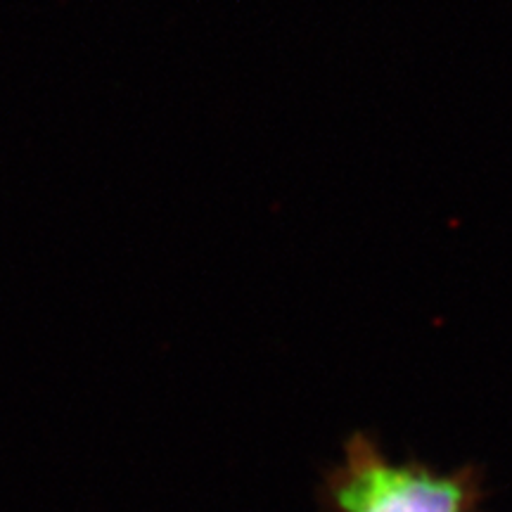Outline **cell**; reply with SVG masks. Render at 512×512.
<instances>
[{
	"label": "cell",
	"instance_id": "obj_1",
	"mask_svg": "<svg viewBox=\"0 0 512 512\" xmlns=\"http://www.w3.org/2000/svg\"><path fill=\"white\" fill-rule=\"evenodd\" d=\"M482 475L475 467L439 472L408 460L394 463L368 434H354L325 479L330 512H477Z\"/></svg>",
	"mask_w": 512,
	"mask_h": 512
}]
</instances>
